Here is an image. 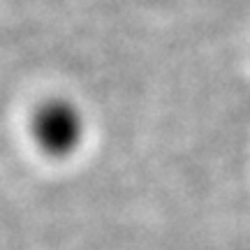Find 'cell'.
Here are the masks:
<instances>
[{
    "instance_id": "6da1fadb",
    "label": "cell",
    "mask_w": 250,
    "mask_h": 250,
    "mask_svg": "<svg viewBox=\"0 0 250 250\" xmlns=\"http://www.w3.org/2000/svg\"><path fill=\"white\" fill-rule=\"evenodd\" d=\"M33 139L49 158H67L83 139V118L67 100H49L33 116Z\"/></svg>"
}]
</instances>
